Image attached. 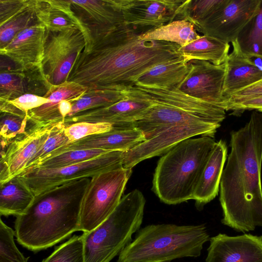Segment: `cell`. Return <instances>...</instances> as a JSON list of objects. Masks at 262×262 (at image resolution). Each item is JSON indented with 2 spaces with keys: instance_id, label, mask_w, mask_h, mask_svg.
<instances>
[{
  "instance_id": "44",
  "label": "cell",
  "mask_w": 262,
  "mask_h": 262,
  "mask_svg": "<svg viewBox=\"0 0 262 262\" xmlns=\"http://www.w3.org/2000/svg\"><path fill=\"white\" fill-rule=\"evenodd\" d=\"M71 100H62L58 105V110L61 116L65 119L71 113L72 108L73 102Z\"/></svg>"
},
{
  "instance_id": "41",
  "label": "cell",
  "mask_w": 262,
  "mask_h": 262,
  "mask_svg": "<svg viewBox=\"0 0 262 262\" xmlns=\"http://www.w3.org/2000/svg\"><path fill=\"white\" fill-rule=\"evenodd\" d=\"M6 101L26 113L28 116V113L30 111L47 103L48 99L43 96L26 93L16 98Z\"/></svg>"
},
{
  "instance_id": "14",
  "label": "cell",
  "mask_w": 262,
  "mask_h": 262,
  "mask_svg": "<svg viewBox=\"0 0 262 262\" xmlns=\"http://www.w3.org/2000/svg\"><path fill=\"white\" fill-rule=\"evenodd\" d=\"M72 9L87 32L89 43L125 25L119 0H70Z\"/></svg>"
},
{
  "instance_id": "6",
  "label": "cell",
  "mask_w": 262,
  "mask_h": 262,
  "mask_svg": "<svg viewBox=\"0 0 262 262\" xmlns=\"http://www.w3.org/2000/svg\"><path fill=\"white\" fill-rule=\"evenodd\" d=\"M210 237L203 224H151L140 229L116 262H171L200 256Z\"/></svg>"
},
{
  "instance_id": "10",
  "label": "cell",
  "mask_w": 262,
  "mask_h": 262,
  "mask_svg": "<svg viewBox=\"0 0 262 262\" xmlns=\"http://www.w3.org/2000/svg\"><path fill=\"white\" fill-rule=\"evenodd\" d=\"M47 32L40 73L49 88L67 81L74 64L85 47L86 40L78 28Z\"/></svg>"
},
{
  "instance_id": "36",
  "label": "cell",
  "mask_w": 262,
  "mask_h": 262,
  "mask_svg": "<svg viewBox=\"0 0 262 262\" xmlns=\"http://www.w3.org/2000/svg\"><path fill=\"white\" fill-rule=\"evenodd\" d=\"M20 69L11 71L1 70L0 100L14 99L26 94L25 86V75Z\"/></svg>"
},
{
  "instance_id": "23",
  "label": "cell",
  "mask_w": 262,
  "mask_h": 262,
  "mask_svg": "<svg viewBox=\"0 0 262 262\" xmlns=\"http://www.w3.org/2000/svg\"><path fill=\"white\" fill-rule=\"evenodd\" d=\"M88 89L87 87L69 81L51 85L43 96L48 99V102L28 112L29 122L38 123L64 121L58 110L59 103L65 100L75 102L83 96Z\"/></svg>"
},
{
  "instance_id": "22",
  "label": "cell",
  "mask_w": 262,
  "mask_h": 262,
  "mask_svg": "<svg viewBox=\"0 0 262 262\" xmlns=\"http://www.w3.org/2000/svg\"><path fill=\"white\" fill-rule=\"evenodd\" d=\"M227 149L226 142L220 140L216 142L209 155L193 196L198 209H202L218 194Z\"/></svg>"
},
{
  "instance_id": "38",
  "label": "cell",
  "mask_w": 262,
  "mask_h": 262,
  "mask_svg": "<svg viewBox=\"0 0 262 262\" xmlns=\"http://www.w3.org/2000/svg\"><path fill=\"white\" fill-rule=\"evenodd\" d=\"M15 232L0 221V262H28L14 241Z\"/></svg>"
},
{
  "instance_id": "28",
  "label": "cell",
  "mask_w": 262,
  "mask_h": 262,
  "mask_svg": "<svg viewBox=\"0 0 262 262\" xmlns=\"http://www.w3.org/2000/svg\"><path fill=\"white\" fill-rule=\"evenodd\" d=\"M194 26L184 20H174L139 36L141 40H153L174 43L184 47L200 37Z\"/></svg>"
},
{
  "instance_id": "43",
  "label": "cell",
  "mask_w": 262,
  "mask_h": 262,
  "mask_svg": "<svg viewBox=\"0 0 262 262\" xmlns=\"http://www.w3.org/2000/svg\"><path fill=\"white\" fill-rule=\"evenodd\" d=\"M254 110L262 112V96L228 105L226 111H232L235 113L245 110Z\"/></svg>"
},
{
  "instance_id": "21",
  "label": "cell",
  "mask_w": 262,
  "mask_h": 262,
  "mask_svg": "<svg viewBox=\"0 0 262 262\" xmlns=\"http://www.w3.org/2000/svg\"><path fill=\"white\" fill-rule=\"evenodd\" d=\"M231 43L232 51L225 62V98L262 79V68L242 52L236 40Z\"/></svg>"
},
{
  "instance_id": "34",
  "label": "cell",
  "mask_w": 262,
  "mask_h": 262,
  "mask_svg": "<svg viewBox=\"0 0 262 262\" xmlns=\"http://www.w3.org/2000/svg\"><path fill=\"white\" fill-rule=\"evenodd\" d=\"M108 152L110 151L101 149L69 150L43 161L37 168H56L70 166L91 160Z\"/></svg>"
},
{
  "instance_id": "40",
  "label": "cell",
  "mask_w": 262,
  "mask_h": 262,
  "mask_svg": "<svg viewBox=\"0 0 262 262\" xmlns=\"http://www.w3.org/2000/svg\"><path fill=\"white\" fill-rule=\"evenodd\" d=\"M35 0H0V26L33 5Z\"/></svg>"
},
{
  "instance_id": "9",
  "label": "cell",
  "mask_w": 262,
  "mask_h": 262,
  "mask_svg": "<svg viewBox=\"0 0 262 262\" xmlns=\"http://www.w3.org/2000/svg\"><path fill=\"white\" fill-rule=\"evenodd\" d=\"M123 151H113L76 164L56 168H36L17 176L36 196L47 190L122 166Z\"/></svg>"
},
{
  "instance_id": "20",
  "label": "cell",
  "mask_w": 262,
  "mask_h": 262,
  "mask_svg": "<svg viewBox=\"0 0 262 262\" xmlns=\"http://www.w3.org/2000/svg\"><path fill=\"white\" fill-rule=\"evenodd\" d=\"M146 140L142 132L136 126L114 128L109 132L81 139L57 150L54 157L65 151L78 149H101L125 152Z\"/></svg>"
},
{
  "instance_id": "27",
  "label": "cell",
  "mask_w": 262,
  "mask_h": 262,
  "mask_svg": "<svg viewBox=\"0 0 262 262\" xmlns=\"http://www.w3.org/2000/svg\"><path fill=\"white\" fill-rule=\"evenodd\" d=\"M0 214L15 215L23 214L31 205L34 195L16 177L0 185Z\"/></svg>"
},
{
  "instance_id": "5",
  "label": "cell",
  "mask_w": 262,
  "mask_h": 262,
  "mask_svg": "<svg viewBox=\"0 0 262 262\" xmlns=\"http://www.w3.org/2000/svg\"><path fill=\"white\" fill-rule=\"evenodd\" d=\"M215 143L209 136L191 138L162 155L155 168L152 185V190L161 202L176 205L193 200Z\"/></svg>"
},
{
  "instance_id": "18",
  "label": "cell",
  "mask_w": 262,
  "mask_h": 262,
  "mask_svg": "<svg viewBox=\"0 0 262 262\" xmlns=\"http://www.w3.org/2000/svg\"><path fill=\"white\" fill-rule=\"evenodd\" d=\"M47 34L45 26L38 22L20 31L1 48V55L11 60L23 71L40 72Z\"/></svg>"
},
{
  "instance_id": "32",
  "label": "cell",
  "mask_w": 262,
  "mask_h": 262,
  "mask_svg": "<svg viewBox=\"0 0 262 262\" xmlns=\"http://www.w3.org/2000/svg\"><path fill=\"white\" fill-rule=\"evenodd\" d=\"M66 126L64 121L56 124L47 140L21 173L38 167L43 161L52 158L57 150L70 143L64 132Z\"/></svg>"
},
{
  "instance_id": "25",
  "label": "cell",
  "mask_w": 262,
  "mask_h": 262,
  "mask_svg": "<svg viewBox=\"0 0 262 262\" xmlns=\"http://www.w3.org/2000/svg\"><path fill=\"white\" fill-rule=\"evenodd\" d=\"M189 71L183 57L158 64L141 75L136 84L164 88L177 87Z\"/></svg>"
},
{
  "instance_id": "26",
  "label": "cell",
  "mask_w": 262,
  "mask_h": 262,
  "mask_svg": "<svg viewBox=\"0 0 262 262\" xmlns=\"http://www.w3.org/2000/svg\"><path fill=\"white\" fill-rule=\"evenodd\" d=\"M229 49V43L212 37L203 35L188 45L180 47L179 51L187 62L196 59L219 66L225 63Z\"/></svg>"
},
{
  "instance_id": "17",
  "label": "cell",
  "mask_w": 262,
  "mask_h": 262,
  "mask_svg": "<svg viewBox=\"0 0 262 262\" xmlns=\"http://www.w3.org/2000/svg\"><path fill=\"white\" fill-rule=\"evenodd\" d=\"M126 97L112 105L79 112L64 119L66 125L79 122H105L114 128L136 126L152 105L151 102L125 89Z\"/></svg>"
},
{
  "instance_id": "2",
  "label": "cell",
  "mask_w": 262,
  "mask_h": 262,
  "mask_svg": "<svg viewBox=\"0 0 262 262\" xmlns=\"http://www.w3.org/2000/svg\"><path fill=\"white\" fill-rule=\"evenodd\" d=\"M230 152L222 173V223L239 232L262 226V112L230 133Z\"/></svg>"
},
{
  "instance_id": "11",
  "label": "cell",
  "mask_w": 262,
  "mask_h": 262,
  "mask_svg": "<svg viewBox=\"0 0 262 262\" xmlns=\"http://www.w3.org/2000/svg\"><path fill=\"white\" fill-rule=\"evenodd\" d=\"M262 0H225L208 18L195 27L203 35L229 43L257 13Z\"/></svg>"
},
{
  "instance_id": "31",
  "label": "cell",
  "mask_w": 262,
  "mask_h": 262,
  "mask_svg": "<svg viewBox=\"0 0 262 262\" xmlns=\"http://www.w3.org/2000/svg\"><path fill=\"white\" fill-rule=\"evenodd\" d=\"M225 0H186L179 8L174 20H184L194 27L211 16Z\"/></svg>"
},
{
  "instance_id": "4",
  "label": "cell",
  "mask_w": 262,
  "mask_h": 262,
  "mask_svg": "<svg viewBox=\"0 0 262 262\" xmlns=\"http://www.w3.org/2000/svg\"><path fill=\"white\" fill-rule=\"evenodd\" d=\"M127 90L152 103L135 123L146 140L175 126L208 122L221 124L226 118L224 108L189 96L177 87L164 88L135 84Z\"/></svg>"
},
{
  "instance_id": "30",
  "label": "cell",
  "mask_w": 262,
  "mask_h": 262,
  "mask_svg": "<svg viewBox=\"0 0 262 262\" xmlns=\"http://www.w3.org/2000/svg\"><path fill=\"white\" fill-rule=\"evenodd\" d=\"M236 40L245 55L262 58V1L257 13L244 27Z\"/></svg>"
},
{
  "instance_id": "39",
  "label": "cell",
  "mask_w": 262,
  "mask_h": 262,
  "mask_svg": "<svg viewBox=\"0 0 262 262\" xmlns=\"http://www.w3.org/2000/svg\"><path fill=\"white\" fill-rule=\"evenodd\" d=\"M66 126L64 132L70 143L90 136L109 132L114 128L112 124L105 122H79Z\"/></svg>"
},
{
  "instance_id": "24",
  "label": "cell",
  "mask_w": 262,
  "mask_h": 262,
  "mask_svg": "<svg viewBox=\"0 0 262 262\" xmlns=\"http://www.w3.org/2000/svg\"><path fill=\"white\" fill-rule=\"evenodd\" d=\"M35 11L38 21L51 32L79 28L89 43L86 31L73 11L70 1L36 0Z\"/></svg>"
},
{
  "instance_id": "37",
  "label": "cell",
  "mask_w": 262,
  "mask_h": 262,
  "mask_svg": "<svg viewBox=\"0 0 262 262\" xmlns=\"http://www.w3.org/2000/svg\"><path fill=\"white\" fill-rule=\"evenodd\" d=\"M28 116L20 117L7 113H1L0 137L1 151L17 136L24 134L28 127Z\"/></svg>"
},
{
  "instance_id": "12",
  "label": "cell",
  "mask_w": 262,
  "mask_h": 262,
  "mask_svg": "<svg viewBox=\"0 0 262 262\" xmlns=\"http://www.w3.org/2000/svg\"><path fill=\"white\" fill-rule=\"evenodd\" d=\"M221 124L205 122L169 128L123 154L122 166L132 169L140 162L163 155L181 141L201 135L214 137Z\"/></svg>"
},
{
  "instance_id": "7",
  "label": "cell",
  "mask_w": 262,
  "mask_h": 262,
  "mask_svg": "<svg viewBox=\"0 0 262 262\" xmlns=\"http://www.w3.org/2000/svg\"><path fill=\"white\" fill-rule=\"evenodd\" d=\"M146 200L134 189L122 197L113 212L94 229L81 235L85 262H110L133 240L143 222Z\"/></svg>"
},
{
  "instance_id": "29",
  "label": "cell",
  "mask_w": 262,
  "mask_h": 262,
  "mask_svg": "<svg viewBox=\"0 0 262 262\" xmlns=\"http://www.w3.org/2000/svg\"><path fill=\"white\" fill-rule=\"evenodd\" d=\"M126 97L125 89H104L87 91L80 99L73 102L72 111L67 117L82 111L107 106Z\"/></svg>"
},
{
  "instance_id": "33",
  "label": "cell",
  "mask_w": 262,
  "mask_h": 262,
  "mask_svg": "<svg viewBox=\"0 0 262 262\" xmlns=\"http://www.w3.org/2000/svg\"><path fill=\"white\" fill-rule=\"evenodd\" d=\"M34 3L0 26V49L7 46L20 31L38 23Z\"/></svg>"
},
{
  "instance_id": "19",
  "label": "cell",
  "mask_w": 262,
  "mask_h": 262,
  "mask_svg": "<svg viewBox=\"0 0 262 262\" xmlns=\"http://www.w3.org/2000/svg\"><path fill=\"white\" fill-rule=\"evenodd\" d=\"M209 242L206 262H262V236L220 233Z\"/></svg>"
},
{
  "instance_id": "3",
  "label": "cell",
  "mask_w": 262,
  "mask_h": 262,
  "mask_svg": "<svg viewBox=\"0 0 262 262\" xmlns=\"http://www.w3.org/2000/svg\"><path fill=\"white\" fill-rule=\"evenodd\" d=\"M91 178L44 191L15 222V236L33 251L50 247L79 231L81 202Z\"/></svg>"
},
{
  "instance_id": "8",
  "label": "cell",
  "mask_w": 262,
  "mask_h": 262,
  "mask_svg": "<svg viewBox=\"0 0 262 262\" xmlns=\"http://www.w3.org/2000/svg\"><path fill=\"white\" fill-rule=\"evenodd\" d=\"M132 169L121 166L91 178L81 202L79 231L94 229L113 212L121 200Z\"/></svg>"
},
{
  "instance_id": "16",
  "label": "cell",
  "mask_w": 262,
  "mask_h": 262,
  "mask_svg": "<svg viewBox=\"0 0 262 262\" xmlns=\"http://www.w3.org/2000/svg\"><path fill=\"white\" fill-rule=\"evenodd\" d=\"M124 23L142 34L174 20L183 0H119Z\"/></svg>"
},
{
  "instance_id": "42",
  "label": "cell",
  "mask_w": 262,
  "mask_h": 262,
  "mask_svg": "<svg viewBox=\"0 0 262 262\" xmlns=\"http://www.w3.org/2000/svg\"><path fill=\"white\" fill-rule=\"evenodd\" d=\"M262 96V79L225 98L224 107L231 104Z\"/></svg>"
},
{
  "instance_id": "13",
  "label": "cell",
  "mask_w": 262,
  "mask_h": 262,
  "mask_svg": "<svg viewBox=\"0 0 262 262\" xmlns=\"http://www.w3.org/2000/svg\"><path fill=\"white\" fill-rule=\"evenodd\" d=\"M57 123H31L24 134L13 139L1 151L0 185L7 183L24 171L47 140Z\"/></svg>"
},
{
  "instance_id": "15",
  "label": "cell",
  "mask_w": 262,
  "mask_h": 262,
  "mask_svg": "<svg viewBox=\"0 0 262 262\" xmlns=\"http://www.w3.org/2000/svg\"><path fill=\"white\" fill-rule=\"evenodd\" d=\"M187 63L189 71L177 88L189 96L224 109L223 91L225 63L216 66L196 59L189 60Z\"/></svg>"
},
{
  "instance_id": "35",
  "label": "cell",
  "mask_w": 262,
  "mask_h": 262,
  "mask_svg": "<svg viewBox=\"0 0 262 262\" xmlns=\"http://www.w3.org/2000/svg\"><path fill=\"white\" fill-rule=\"evenodd\" d=\"M41 262H85L82 235H74Z\"/></svg>"
},
{
  "instance_id": "1",
  "label": "cell",
  "mask_w": 262,
  "mask_h": 262,
  "mask_svg": "<svg viewBox=\"0 0 262 262\" xmlns=\"http://www.w3.org/2000/svg\"><path fill=\"white\" fill-rule=\"evenodd\" d=\"M141 35L125 25L93 41L77 59L67 81L87 87L88 91L125 89L155 66L183 57L178 45L141 40Z\"/></svg>"
}]
</instances>
